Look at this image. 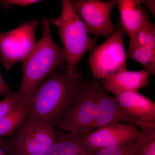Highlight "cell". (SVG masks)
I'll use <instances>...</instances> for the list:
<instances>
[{
  "mask_svg": "<svg viewBox=\"0 0 155 155\" xmlns=\"http://www.w3.org/2000/svg\"><path fill=\"white\" fill-rule=\"evenodd\" d=\"M18 155H45L54 142V127L27 116L13 136Z\"/></svg>",
  "mask_w": 155,
  "mask_h": 155,
  "instance_id": "8992f818",
  "label": "cell"
},
{
  "mask_svg": "<svg viewBox=\"0 0 155 155\" xmlns=\"http://www.w3.org/2000/svg\"><path fill=\"white\" fill-rule=\"evenodd\" d=\"M133 125L155 122V103L138 92H125L116 96Z\"/></svg>",
  "mask_w": 155,
  "mask_h": 155,
  "instance_id": "30bf717a",
  "label": "cell"
},
{
  "mask_svg": "<svg viewBox=\"0 0 155 155\" xmlns=\"http://www.w3.org/2000/svg\"><path fill=\"white\" fill-rule=\"evenodd\" d=\"M135 141L126 146L125 150L119 155H133L135 151Z\"/></svg>",
  "mask_w": 155,
  "mask_h": 155,
  "instance_id": "603a6c76",
  "label": "cell"
},
{
  "mask_svg": "<svg viewBox=\"0 0 155 155\" xmlns=\"http://www.w3.org/2000/svg\"><path fill=\"white\" fill-rule=\"evenodd\" d=\"M42 2L38 0H5L0 1V3L4 6H8L14 5L25 6Z\"/></svg>",
  "mask_w": 155,
  "mask_h": 155,
  "instance_id": "ffe728a7",
  "label": "cell"
},
{
  "mask_svg": "<svg viewBox=\"0 0 155 155\" xmlns=\"http://www.w3.org/2000/svg\"><path fill=\"white\" fill-rule=\"evenodd\" d=\"M42 24L41 38L22 61V80L18 92L24 104L35 89L65 61L64 50L52 36L47 18H43Z\"/></svg>",
  "mask_w": 155,
  "mask_h": 155,
  "instance_id": "7a4b0ae2",
  "label": "cell"
},
{
  "mask_svg": "<svg viewBox=\"0 0 155 155\" xmlns=\"http://www.w3.org/2000/svg\"><path fill=\"white\" fill-rule=\"evenodd\" d=\"M27 116L25 104L19 103L0 119V138L13 137Z\"/></svg>",
  "mask_w": 155,
  "mask_h": 155,
  "instance_id": "9a60e30c",
  "label": "cell"
},
{
  "mask_svg": "<svg viewBox=\"0 0 155 155\" xmlns=\"http://www.w3.org/2000/svg\"><path fill=\"white\" fill-rule=\"evenodd\" d=\"M21 101L18 92L13 93L0 101V119L5 116Z\"/></svg>",
  "mask_w": 155,
  "mask_h": 155,
  "instance_id": "ac0fdd59",
  "label": "cell"
},
{
  "mask_svg": "<svg viewBox=\"0 0 155 155\" xmlns=\"http://www.w3.org/2000/svg\"><path fill=\"white\" fill-rule=\"evenodd\" d=\"M150 75L145 69L139 71L125 69L106 77L103 82L104 90L115 97L123 93L138 92L148 85Z\"/></svg>",
  "mask_w": 155,
  "mask_h": 155,
  "instance_id": "8fae6325",
  "label": "cell"
},
{
  "mask_svg": "<svg viewBox=\"0 0 155 155\" xmlns=\"http://www.w3.org/2000/svg\"><path fill=\"white\" fill-rule=\"evenodd\" d=\"M59 17L51 20L59 30L67 63L66 71L69 75L78 73V65L84 55L97 46L96 38L89 36L83 22L72 6L71 1L63 0Z\"/></svg>",
  "mask_w": 155,
  "mask_h": 155,
  "instance_id": "3957f363",
  "label": "cell"
},
{
  "mask_svg": "<svg viewBox=\"0 0 155 155\" xmlns=\"http://www.w3.org/2000/svg\"><path fill=\"white\" fill-rule=\"evenodd\" d=\"M13 93L10 90V87L5 82L0 73V96H8Z\"/></svg>",
  "mask_w": 155,
  "mask_h": 155,
  "instance_id": "7402d4cb",
  "label": "cell"
},
{
  "mask_svg": "<svg viewBox=\"0 0 155 155\" xmlns=\"http://www.w3.org/2000/svg\"><path fill=\"white\" fill-rule=\"evenodd\" d=\"M82 78L65 67L53 72L35 89L25 103L27 116L54 127L73 103Z\"/></svg>",
  "mask_w": 155,
  "mask_h": 155,
  "instance_id": "6da1fadb",
  "label": "cell"
},
{
  "mask_svg": "<svg viewBox=\"0 0 155 155\" xmlns=\"http://www.w3.org/2000/svg\"><path fill=\"white\" fill-rule=\"evenodd\" d=\"M139 130L135 125L117 123L104 125L85 133H80L81 145L91 155L114 146L124 147L135 141Z\"/></svg>",
  "mask_w": 155,
  "mask_h": 155,
  "instance_id": "ba28073f",
  "label": "cell"
},
{
  "mask_svg": "<svg viewBox=\"0 0 155 155\" xmlns=\"http://www.w3.org/2000/svg\"><path fill=\"white\" fill-rule=\"evenodd\" d=\"M117 123L133 124L116 97L109 95L103 90L100 92L97 99L94 130Z\"/></svg>",
  "mask_w": 155,
  "mask_h": 155,
  "instance_id": "7c38bea8",
  "label": "cell"
},
{
  "mask_svg": "<svg viewBox=\"0 0 155 155\" xmlns=\"http://www.w3.org/2000/svg\"><path fill=\"white\" fill-rule=\"evenodd\" d=\"M120 14V26L130 38L129 44L135 39L137 31L149 17L139 0H117Z\"/></svg>",
  "mask_w": 155,
  "mask_h": 155,
  "instance_id": "4fadbf2b",
  "label": "cell"
},
{
  "mask_svg": "<svg viewBox=\"0 0 155 155\" xmlns=\"http://www.w3.org/2000/svg\"><path fill=\"white\" fill-rule=\"evenodd\" d=\"M127 146L110 147L99 151L94 155H119L125 150Z\"/></svg>",
  "mask_w": 155,
  "mask_h": 155,
  "instance_id": "44dd1931",
  "label": "cell"
},
{
  "mask_svg": "<svg viewBox=\"0 0 155 155\" xmlns=\"http://www.w3.org/2000/svg\"><path fill=\"white\" fill-rule=\"evenodd\" d=\"M133 155H155V122L140 126Z\"/></svg>",
  "mask_w": 155,
  "mask_h": 155,
  "instance_id": "2e32d148",
  "label": "cell"
},
{
  "mask_svg": "<svg viewBox=\"0 0 155 155\" xmlns=\"http://www.w3.org/2000/svg\"><path fill=\"white\" fill-rule=\"evenodd\" d=\"M45 155H91L84 149L80 133L56 131L54 142Z\"/></svg>",
  "mask_w": 155,
  "mask_h": 155,
  "instance_id": "5bb4252c",
  "label": "cell"
},
{
  "mask_svg": "<svg viewBox=\"0 0 155 155\" xmlns=\"http://www.w3.org/2000/svg\"><path fill=\"white\" fill-rule=\"evenodd\" d=\"M103 82L82 78L73 103L54 126L65 132L85 133L94 130L97 99Z\"/></svg>",
  "mask_w": 155,
  "mask_h": 155,
  "instance_id": "277c9868",
  "label": "cell"
},
{
  "mask_svg": "<svg viewBox=\"0 0 155 155\" xmlns=\"http://www.w3.org/2000/svg\"><path fill=\"white\" fill-rule=\"evenodd\" d=\"M127 58L141 64L150 75H155V51L141 45L129 44Z\"/></svg>",
  "mask_w": 155,
  "mask_h": 155,
  "instance_id": "e0dca14e",
  "label": "cell"
},
{
  "mask_svg": "<svg viewBox=\"0 0 155 155\" xmlns=\"http://www.w3.org/2000/svg\"><path fill=\"white\" fill-rule=\"evenodd\" d=\"M125 34L120 25L116 26L106 41L92 50L89 64L95 79L104 80L126 69L127 58L123 42Z\"/></svg>",
  "mask_w": 155,
  "mask_h": 155,
  "instance_id": "5b68a950",
  "label": "cell"
},
{
  "mask_svg": "<svg viewBox=\"0 0 155 155\" xmlns=\"http://www.w3.org/2000/svg\"><path fill=\"white\" fill-rule=\"evenodd\" d=\"M71 2L88 34L107 38L111 36L116 27L111 21V12L117 0H75Z\"/></svg>",
  "mask_w": 155,
  "mask_h": 155,
  "instance_id": "9c48e42d",
  "label": "cell"
},
{
  "mask_svg": "<svg viewBox=\"0 0 155 155\" xmlns=\"http://www.w3.org/2000/svg\"><path fill=\"white\" fill-rule=\"evenodd\" d=\"M35 20L23 23L13 30L0 34V62L7 70L22 62L36 43Z\"/></svg>",
  "mask_w": 155,
  "mask_h": 155,
  "instance_id": "52a82bcc",
  "label": "cell"
},
{
  "mask_svg": "<svg viewBox=\"0 0 155 155\" xmlns=\"http://www.w3.org/2000/svg\"><path fill=\"white\" fill-rule=\"evenodd\" d=\"M0 155H18L13 137L0 138Z\"/></svg>",
  "mask_w": 155,
  "mask_h": 155,
  "instance_id": "d6986e66",
  "label": "cell"
},
{
  "mask_svg": "<svg viewBox=\"0 0 155 155\" xmlns=\"http://www.w3.org/2000/svg\"><path fill=\"white\" fill-rule=\"evenodd\" d=\"M140 4H144L155 15V1H140Z\"/></svg>",
  "mask_w": 155,
  "mask_h": 155,
  "instance_id": "cb8c5ba5",
  "label": "cell"
}]
</instances>
